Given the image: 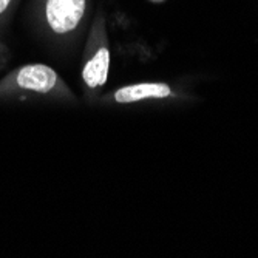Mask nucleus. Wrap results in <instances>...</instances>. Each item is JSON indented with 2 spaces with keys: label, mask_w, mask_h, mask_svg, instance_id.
<instances>
[{
  "label": "nucleus",
  "mask_w": 258,
  "mask_h": 258,
  "mask_svg": "<svg viewBox=\"0 0 258 258\" xmlns=\"http://www.w3.org/2000/svg\"><path fill=\"white\" fill-rule=\"evenodd\" d=\"M88 8V0H30L27 20L42 42L62 50L82 36Z\"/></svg>",
  "instance_id": "nucleus-1"
},
{
  "label": "nucleus",
  "mask_w": 258,
  "mask_h": 258,
  "mask_svg": "<svg viewBox=\"0 0 258 258\" xmlns=\"http://www.w3.org/2000/svg\"><path fill=\"white\" fill-rule=\"evenodd\" d=\"M22 101L78 102L75 93L62 76L46 63H25L16 67L0 79V104Z\"/></svg>",
  "instance_id": "nucleus-2"
},
{
  "label": "nucleus",
  "mask_w": 258,
  "mask_h": 258,
  "mask_svg": "<svg viewBox=\"0 0 258 258\" xmlns=\"http://www.w3.org/2000/svg\"><path fill=\"white\" fill-rule=\"evenodd\" d=\"M110 62L111 53L107 33V19L104 11L99 10L88 28L81 67L84 95L90 102L101 98L102 90L108 81Z\"/></svg>",
  "instance_id": "nucleus-3"
},
{
  "label": "nucleus",
  "mask_w": 258,
  "mask_h": 258,
  "mask_svg": "<svg viewBox=\"0 0 258 258\" xmlns=\"http://www.w3.org/2000/svg\"><path fill=\"white\" fill-rule=\"evenodd\" d=\"M175 96L173 88L166 82H136L102 95L98 102L102 107L133 105L146 101H162Z\"/></svg>",
  "instance_id": "nucleus-4"
},
{
  "label": "nucleus",
  "mask_w": 258,
  "mask_h": 258,
  "mask_svg": "<svg viewBox=\"0 0 258 258\" xmlns=\"http://www.w3.org/2000/svg\"><path fill=\"white\" fill-rule=\"evenodd\" d=\"M22 0H0V33L8 28Z\"/></svg>",
  "instance_id": "nucleus-5"
},
{
  "label": "nucleus",
  "mask_w": 258,
  "mask_h": 258,
  "mask_svg": "<svg viewBox=\"0 0 258 258\" xmlns=\"http://www.w3.org/2000/svg\"><path fill=\"white\" fill-rule=\"evenodd\" d=\"M2 57H4V59L7 57V50H5L4 43H0V63H2Z\"/></svg>",
  "instance_id": "nucleus-6"
},
{
  "label": "nucleus",
  "mask_w": 258,
  "mask_h": 258,
  "mask_svg": "<svg viewBox=\"0 0 258 258\" xmlns=\"http://www.w3.org/2000/svg\"><path fill=\"white\" fill-rule=\"evenodd\" d=\"M150 2H155V4H161V2H164V0H150Z\"/></svg>",
  "instance_id": "nucleus-7"
}]
</instances>
